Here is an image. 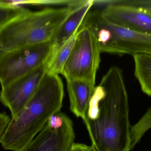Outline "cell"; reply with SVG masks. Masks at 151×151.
Returning a JSON list of instances; mask_svg holds the SVG:
<instances>
[{
	"instance_id": "1",
	"label": "cell",
	"mask_w": 151,
	"mask_h": 151,
	"mask_svg": "<svg viewBox=\"0 0 151 151\" xmlns=\"http://www.w3.org/2000/svg\"><path fill=\"white\" fill-rule=\"evenodd\" d=\"M97 151H130L128 97L121 69L111 67L96 87L83 121Z\"/></svg>"
},
{
	"instance_id": "2",
	"label": "cell",
	"mask_w": 151,
	"mask_h": 151,
	"mask_svg": "<svg viewBox=\"0 0 151 151\" xmlns=\"http://www.w3.org/2000/svg\"><path fill=\"white\" fill-rule=\"evenodd\" d=\"M64 96L59 75L46 73L26 105L9 122L0 144L4 150L21 151L42 130L50 118L61 111Z\"/></svg>"
},
{
	"instance_id": "3",
	"label": "cell",
	"mask_w": 151,
	"mask_h": 151,
	"mask_svg": "<svg viewBox=\"0 0 151 151\" xmlns=\"http://www.w3.org/2000/svg\"><path fill=\"white\" fill-rule=\"evenodd\" d=\"M70 6L28 10L10 21L0 30V58L23 47L52 41L70 14Z\"/></svg>"
},
{
	"instance_id": "4",
	"label": "cell",
	"mask_w": 151,
	"mask_h": 151,
	"mask_svg": "<svg viewBox=\"0 0 151 151\" xmlns=\"http://www.w3.org/2000/svg\"><path fill=\"white\" fill-rule=\"evenodd\" d=\"M101 53L95 35L87 27L81 26L62 74L65 78L82 80L95 84Z\"/></svg>"
},
{
	"instance_id": "5",
	"label": "cell",
	"mask_w": 151,
	"mask_h": 151,
	"mask_svg": "<svg viewBox=\"0 0 151 151\" xmlns=\"http://www.w3.org/2000/svg\"><path fill=\"white\" fill-rule=\"evenodd\" d=\"M53 50L52 41L15 50L0 58V84L6 87L46 64Z\"/></svg>"
},
{
	"instance_id": "6",
	"label": "cell",
	"mask_w": 151,
	"mask_h": 151,
	"mask_svg": "<svg viewBox=\"0 0 151 151\" xmlns=\"http://www.w3.org/2000/svg\"><path fill=\"white\" fill-rule=\"evenodd\" d=\"M101 50L119 56L151 55V34L137 33L111 22L105 24L100 36Z\"/></svg>"
},
{
	"instance_id": "7",
	"label": "cell",
	"mask_w": 151,
	"mask_h": 151,
	"mask_svg": "<svg viewBox=\"0 0 151 151\" xmlns=\"http://www.w3.org/2000/svg\"><path fill=\"white\" fill-rule=\"evenodd\" d=\"M74 139L73 121L60 111L50 118L42 130L21 151H69Z\"/></svg>"
},
{
	"instance_id": "8",
	"label": "cell",
	"mask_w": 151,
	"mask_h": 151,
	"mask_svg": "<svg viewBox=\"0 0 151 151\" xmlns=\"http://www.w3.org/2000/svg\"><path fill=\"white\" fill-rule=\"evenodd\" d=\"M106 19L137 33L151 34V7L133 5L122 1L107 2L100 11Z\"/></svg>"
},
{
	"instance_id": "9",
	"label": "cell",
	"mask_w": 151,
	"mask_h": 151,
	"mask_svg": "<svg viewBox=\"0 0 151 151\" xmlns=\"http://www.w3.org/2000/svg\"><path fill=\"white\" fill-rule=\"evenodd\" d=\"M46 64L1 88L0 100L10 111L12 118L19 113L34 95L46 73Z\"/></svg>"
},
{
	"instance_id": "10",
	"label": "cell",
	"mask_w": 151,
	"mask_h": 151,
	"mask_svg": "<svg viewBox=\"0 0 151 151\" xmlns=\"http://www.w3.org/2000/svg\"><path fill=\"white\" fill-rule=\"evenodd\" d=\"M69 4L71 10L52 40L53 49L59 47L78 31L94 5V1H71Z\"/></svg>"
},
{
	"instance_id": "11",
	"label": "cell",
	"mask_w": 151,
	"mask_h": 151,
	"mask_svg": "<svg viewBox=\"0 0 151 151\" xmlns=\"http://www.w3.org/2000/svg\"><path fill=\"white\" fill-rule=\"evenodd\" d=\"M70 110L77 118L85 120L86 112L95 91V84L86 81L65 78Z\"/></svg>"
},
{
	"instance_id": "12",
	"label": "cell",
	"mask_w": 151,
	"mask_h": 151,
	"mask_svg": "<svg viewBox=\"0 0 151 151\" xmlns=\"http://www.w3.org/2000/svg\"><path fill=\"white\" fill-rule=\"evenodd\" d=\"M77 32L59 47L53 49L46 64L47 73L58 75L63 74L65 65L74 45Z\"/></svg>"
},
{
	"instance_id": "13",
	"label": "cell",
	"mask_w": 151,
	"mask_h": 151,
	"mask_svg": "<svg viewBox=\"0 0 151 151\" xmlns=\"http://www.w3.org/2000/svg\"><path fill=\"white\" fill-rule=\"evenodd\" d=\"M135 75L143 92L151 97V55L137 54L133 56Z\"/></svg>"
},
{
	"instance_id": "14",
	"label": "cell",
	"mask_w": 151,
	"mask_h": 151,
	"mask_svg": "<svg viewBox=\"0 0 151 151\" xmlns=\"http://www.w3.org/2000/svg\"><path fill=\"white\" fill-rule=\"evenodd\" d=\"M150 128L151 107L148 109L140 120L130 128V151L133 150L137 144H139L143 137Z\"/></svg>"
},
{
	"instance_id": "15",
	"label": "cell",
	"mask_w": 151,
	"mask_h": 151,
	"mask_svg": "<svg viewBox=\"0 0 151 151\" xmlns=\"http://www.w3.org/2000/svg\"><path fill=\"white\" fill-rule=\"evenodd\" d=\"M29 10L10 1H0V30L10 21L27 12Z\"/></svg>"
},
{
	"instance_id": "16",
	"label": "cell",
	"mask_w": 151,
	"mask_h": 151,
	"mask_svg": "<svg viewBox=\"0 0 151 151\" xmlns=\"http://www.w3.org/2000/svg\"><path fill=\"white\" fill-rule=\"evenodd\" d=\"M10 120V117L5 112L0 113V141Z\"/></svg>"
},
{
	"instance_id": "17",
	"label": "cell",
	"mask_w": 151,
	"mask_h": 151,
	"mask_svg": "<svg viewBox=\"0 0 151 151\" xmlns=\"http://www.w3.org/2000/svg\"><path fill=\"white\" fill-rule=\"evenodd\" d=\"M69 151H97L92 145L89 146L83 144L73 143Z\"/></svg>"
}]
</instances>
